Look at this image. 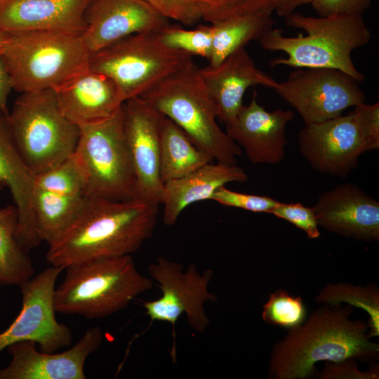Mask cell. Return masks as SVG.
Returning <instances> with one entry per match:
<instances>
[{
    "mask_svg": "<svg viewBox=\"0 0 379 379\" xmlns=\"http://www.w3.org/2000/svg\"><path fill=\"white\" fill-rule=\"evenodd\" d=\"M140 97L173 121L213 160L236 164L241 149L218 125L215 106L193 60Z\"/></svg>",
    "mask_w": 379,
    "mask_h": 379,
    "instance_id": "6",
    "label": "cell"
},
{
    "mask_svg": "<svg viewBox=\"0 0 379 379\" xmlns=\"http://www.w3.org/2000/svg\"><path fill=\"white\" fill-rule=\"evenodd\" d=\"M210 200L226 206L239 208L253 213H270L279 202L267 196L232 191L225 186L216 190Z\"/></svg>",
    "mask_w": 379,
    "mask_h": 379,
    "instance_id": "33",
    "label": "cell"
},
{
    "mask_svg": "<svg viewBox=\"0 0 379 379\" xmlns=\"http://www.w3.org/2000/svg\"><path fill=\"white\" fill-rule=\"evenodd\" d=\"M253 91L248 105H243L234 121L225 126L226 133L244 150L254 164H277L285 157L286 128L294 118L290 109L269 112L257 100Z\"/></svg>",
    "mask_w": 379,
    "mask_h": 379,
    "instance_id": "18",
    "label": "cell"
},
{
    "mask_svg": "<svg viewBox=\"0 0 379 379\" xmlns=\"http://www.w3.org/2000/svg\"><path fill=\"white\" fill-rule=\"evenodd\" d=\"M102 340V331L97 326L61 353L39 352L34 341L15 343L6 348L12 359L0 369V379H85V361L99 348Z\"/></svg>",
    "mask_w": 379,
    "mask_h": 379,
    "instance_id": "15",
    "label": "cell"
},
{
    "mask_svg": "<svg viewBox=\"0 0 379 379\" xmlns=\"http://www.w3.org/2000/svg\"><path fill=\"white\" fill-rule=\"evenodd\" d=\"M273 90L295 109L305 125L340 116L366 100L357 81L331 68H296Z\"/></svg>",
    "mask_w": 379,
    "mask_h": 379,
    "instance_id": "12",
    "label": "cell"
},
{
    "mask_svg": "<svg viewBox=\"0 0 379 379\" xmlns=\"http://www.w3.org/2000/svg\"><path fill=\"white\" fill-rule=\"evenodd\" d=\"M65 277L55 289V312L103 318L126 308L153 286L137 269L131 255L91 259L65 267Z\"/></svg>",
    "mask_w": 379,
    "mask_h": 379,
    "instance_id": "5",
    "label": "cell"
},
{
    "mask_svg": "<svg viewBox=\"0 0 379 379\" xmlns=\"http://www.w3.org/2000/svg\"><path fill=\"white\" fill-rule=\"evenodd\" d=\"M8 114L0 109V190L7 187L18 212L16 238L27 252L41 241L32 208L36 175L27 166L15 145Z\"/></svg>",
    "mask_w": 379,
    "mask_h": 379,
    "instance_id": "22",
    "label": "cell"
},
{
    "mask_svg": "<svg viewBox=\"0 0 379 379\" xmlns=\"http://www.w3.org/2000/svg\"><path fill=\"white\" fill-rule=\"evenodd\" d=\"M142 1L165 18L175 20L185 25H193L202 19L194 0Z\"/></svg>",
    "mask_w": 379,
    "mask_h": 379,
    "instance_id": "35",
    "label": "cell"
},
{
    "mask_svg": "<svg viewBox=\"0 0 379 379\" xmlns=\"http://www.w3.org/2000/svg\"><path fill=\"white\" fill-rule=\"evenodd\" d=\"M15 206L0 208V286H20L34 274L31 258L18 243Z\"/></svg>",
    "mask_w": 379,
    "mask_h": 379,
    "instance_id": "27",
    "label": "cell"
},
{
    "mask_svg": "<svg viewBox=\"0 0 379 379\" xmlns=\"http://www.w3.org/2000/svg\"><path fill=\"white\" fill-rule=\"evenodd\" d=\"M274 23L272 15L253 14L211 24L213 41L208 65L217 66L251 41L258 40Z\"/></svg>",
    "mask_w": 379,
    "mask_h": 379,
    "instance_id": "26",
    "label": "cell"
},
{
    "mask_svg": "<svg viewBox=\"0 0 379 379\" xmlns=\"http://www.w3.org/2000/svg\"><path fill=\"white\" fill-rule=\"evenodd\" d=\"M90 55L81 34L36 30L8 34L0 56L23 93L56 90L88 69Z\"/></svg>",
    "mask_w": 379,
    "mask_h": 379,
    "instance_id": "4",
    "label": "cell"
},
{
    "mask_svg": "<svg viewBox=\"0 0 379 379\" xmlns=\"http://www.w3.org/2000/svg\"><path fill=\"white\" fill-rule=\"evenodd\" d=\"M199 72L218 118L225 126L235 119L248 88L260 85L273 89L277 83L256 67L245 47L235 51L217 66L199 68Z\"/></svg>",
    "mask_w": 379,
    "mask_h": 379,
    "instance_id": "19",
    "label": "cell"
},
{
    "mask_svg": "<svg viewBox=\"0 0 379 379\" xmlns=\"http://www.w3.org/2000/svg\"><path fill=\"white\" fill-rule=\"evenodd\" d=\"M306 307L300 296H293L283 289L271 293L263 305L262 318L267 324L288 329L306 319Z\"/></svg>",
    "mask_w": 379,
    "mask_h": 379,
    "instance_id": "32",
    "label": "cell"
},
{
    "mask_svg": "<svg viewBox=\"0 0 379 379\" xmlns=\"http://www.w3.org/2000/svg\"><path fill=\"white\" fill-rule=\"evenodd\" d=\"M86 197L65 195L34 188L32 208L41 241L48 244L60 235L75 219Z\"/></svg>",
    "mask_w": 379,
    "mask_h": 379,
    "instance_id": "25",
    "label": "cell"
},
{
    "mask_svg": "<svg viewBox=\"0 0 379 379\" xmlns=\"http://www.w3.org/2000/svg\"><path fill=\"white\" fill-rule=\"evenodd\" d=\"M12 87L3 60L0 56V109L8 114L7 103Z\"/></svg>",
    "mask_w": 379,
    "mask_h": 379,
    "instance_id": "38",
    "label": "cell"
},
{
    "mask_svg": "<svg viewBox=\"0 0 379 379\" xmlns=\"http://www.w3.org/2000/svg\"><path fill=\"white\" fill-rule=\"evenodd\" d=\"M82 34L91 53L125 36L159 32L169 24L142 0H91Z\"/></svg>",
    "mask_w": 379,
    "mask_h": 379,
    "instance_id": "16",
    "label": "cell"
},
{
    "mask_svg": "<svg viewBox=\"0 0 379 379\" xmlns=\"http://www.w3.org/2000/svg\"><path fill=\"white\" fill-rule=\"evenodd\" d=\"M54 92L62 113L78 127L110 118L124 102L110 77L89 68Z\"/></svg>",
    "mask_w": 379,
    "mask_h": 379,
    "instance_id": "21",
    "label": "cell"
},
{
    "mask_svg": "<svg viewBox=\"0 0 379 379\" xmlns=\"http://www.w3.org/2000/svg\"><path fill=\"white\" fill-rule=\"evenodd\" d=\"M317 303L337 305L347 303L364 310L370 336L379 335V290L372 284L366 286L338 282L327 284L314 298Z\"/></svg>",
    "mask_w": 379,
    "mask_h": 379,
    "instance_id": "28",
    "label": "cell"
},
{
    "mask_svg": "<svg viewBox=\"0 0 379 379\" xmlns=\"http://www.w3.org/2000/svg\"><path fill=\"white\" fill-rule=\"evenodd\" d=\"M353 306L324 305L273 346L268 364L270 379H309L318 361L378 359L379 345L371 341L367 322L352 319Z\"/></svg>",
    "mask_w": 379,
    "mask_h": 379,
    "instance_id": "2",
    "label": "cell"
},
{
    "mask_svg": "<svg viewBox=\"0 0 379 379\" xmlns=\"http://www.w3.org/2000/svg\"><path fill=\"white\" fill-rule=\"evenodd\" d=\"M149 276L157 282L161 295L157 300L143 302L150 324L154 321H165L172 327V361H176L175 330L178 319L185 314L189 325L199 333H204L210 319L204 310L206 302H216L218 298L208 290L213 271L208 269L202 274L194 263L184 271L183 265L164 257H157L148 266Z\"/></svg>",
    "mask_w": 379,
    "mask_h": 379,
    "instance_id": "11",
    "label": "cell"
},
{
    "mask_svg": "<svg viewBox=\"0 0 379 379\" xmlns=\"http://www.w3.org/2000/svg\"><path fill=\"white\" fill-rule=\"evenodd\" d=\"M320 379H378V366L368 371H361L356 360L347 359L340 361H327L321 372L315 374Z\"/></svg>",
    "mask_w": 379,
    "mask_h": 379,
    "instance_id": "36",
    "label": "cell"
},
{
    "mask_svg": "<svg viewBox=\"0 0 379 379\" xmlns=\"http://www.w3.org/2000/svg\"><path fill=\"white\" fill-rule=\"evenodd\" d=\"M311 0H274V11L279 17L286 18L302 6L310 4Z\"/></svg>",
    "mask_w": 379,
    "mask_h": 379,
    "instance_id": "39",
    "label": "cell"
},
{
    "mask_svg": "<svg viewBox=\"0 0 379 379\" xmlns=\"http://www.w3.org/2000/svg\"><path fill=\"white\" fill-rule=\"evenodd\" d=\"M285 23L307 34L286 36L278 28L265 32L258 39L262 48L286 54V58L271 60V66L336 69L359 83L364 80L351 57L354 50L367 44L371 37L362 15L313 17L293 12L285 18Z\"/></svg>",
    "mask_w": 379,
    "mask_h": 379,
    "instance_id": "3",
    "label": "cell"
},
{
    "mask_svg": "<svg viewBox=\"0 0 379 379\" xmlns=\"http://www.w3.org/2000/svg\"><path fill=\"white\" fill-rule=\"evenodd\" d=\"M8 33L0 31V55L3 50V48L4 46V44H6L8 39Z\"/></svg>",
    "mask_w": 379,
    "mask_h": 379,
    "instance_id": "40",
    "label": "cell"
},
{
    "mask_svg": "<svg viewBox=\"0 0 379 379\" xmlns=\"http://www.w3.org/2000/svg\"><path fill=\"white\" fill-rule=\"evenodd\" d=\"M65 270L51 265L20 285V312L8 327L0 333V352L15 343L30 340L46 353L70 345V328L55 318L53 297L56 279Z\"/></svg>",
    "mask_w": 379,
    "mask_h": 379,
    "instance_id": "13",
    "label": "cell"
},
{
    "mask_svg": "<svg viewBox=\"0 0 379 379\" xmlns=\"http://www.w3.org/2000/svg\"><path fill=\"white\" fill-rule=\"evenodd\" d=\"M201 18L211 24L253 14L272 15L274 0H194Z\"/></svg>",
    "mask_w": 379,
    "mask_h": 379,
    "instance_id": "30",
    "label": "cell"
},
{
    "mask_svg": "<svg viewBox=\"0 0 379 379\" xmlns=\"http://www.w3.org/2000/svg\"><path fill=\"white\" fill-rule=\"evenodd\" d=\"M123 105L110 118L79 127L73 155L85 175L86 197L136 199L135 177L124 128Z\"/></svg>",
    "mask_w": 379,
    "mask_h": 379,
    "instance_id": "10",
    "label": "cell"
},
{
    "mask_svg": "<svg viewBox=\"0 0 379 379\" xmlns=\"http://www.w3.org/2000/svg\"><path fill=\"white\" fill-rule=\"evenodd\" d=\"M247 179L246 172L236 164L210 162L185 176L164 183L161 199L164 224L174 225L188 206L210 200L216 190L229 182H243Z\"/></svg>",
    "mask_w": 379,
    "mask_h": 379,
    "instance_id": "23",
    "label": "cell"
},
{
    "mask_svg": "<svg viewBox=\"0 0 379 379\" xmlns=\"http://www.w3.org/2000/svg\"><path fill=\"white\" fill-rule=\"evenodd\" d=\"M324 121L306 124L298 134L300 152L316 171L342 178L366 152L379 148V102Z\"/></svg>",
    "mask_w": 379,
    "mask_h": 379,
    "instance_id": "8",
    "label": "cell"
},
{
    "mask_svg": "<svg viewBox=\"0 0 379 379\" xmlns=\"http://www.w3.org/2000/svg\"><path fill=\"white\" fill-rule=\"evenodd\" d=\"M86 184L84 173L73 154L35 177V187L65 195L85 196Z\"/></svg>",
    "mask_w": 379,
    "mask_h": 379,
    "instance_id": "29",
    "label": "cell"
},
{
    "mask_svg": "<svg viewBox=\"0 0 379 379\" xmlns=\"http://www.w3.org/2000/svg\"><path fill=\"white\" fill-rule=\"evenodd\" d=\"M158 207L140 199L86 197L75 219L48 244L46 260L65 268L91 259L131 255L152 236Z\"/></svg>",
    "mask_w": 379,
    "mask_h": 379,
    "instance_id": "1",
    "label": "cell"
},
{
    "mask_svg": "<svg viewBox=\"0 0 379 379\" xmlns=\"http://www.w3.org/2000/svg\"><path fill=\"white\" fill-rule=\"evenodd\" d=\"M373 0H311L310 4L319 16L334 15H361Z\"/></svg>",
    "mask_w": 379,
    "mask_h": 379,
    "instance_id": "37",
    "label": "cell"
},
{
    "mask_svg": "<svg viewBox=\"0 0 379 379\" xmlns=\"http://www.w3.org/2000/svg\"><path fill=\"white\" fill-rule=\"evenodd\" d=\"M8 121L20 155L35 175L75 151L79 128L62 113L53 90L20 93Z\"/></svg>",
    "mask_w": 379,
    "mask_h": 379,
    "instance_id": "7",
    "label": "cell"
},
{
    "mask_svg": "<svg viewBox=\"0 0 379 379\" xmlns=\"http://www.w3.org/2000/svg\"><path fill=\"white\" fill-rule=\"evenodd\" d=\"M319 226L362 241H379V202L352 183L321 194L312 206Z\"/></svg>",
    "mask_w": 379,
    "mask_h": 379,
    "instance_id": "17",
    "label": "cell"
},
{
    "mask_svg": "<svg viewBox=\"0 0 379 379\" xmlns=\"http://www.w3.org/2000/svg\"><path fill=\"white\" fill-rule=\"evenodd\" d=\"M192 58L186 52L166 46L158 32L138 33L91 53L88 68L110 77L125 102L140 97Z\"/></svg>",
    "mask_w": 379,
    "mask_h": 379,
    "instance_id": "9",
    "label": "cell"
},
{
    "mask_svg": "<svg viewBox=\"0 0 379 379\" xmlns=\"http://www.w3.org/2000/svg\"><path fill=\"white\" fill-rule=\"evenodd\" d=\"M213 161L178 126L164 117L159 149L160 177L163 184L185 176Z\"/></svg>",
    "mask_w": 379,
    "mask_h": 379,
    "instance_id": "24",
    "label": "cell"
},
{
    "mask_svg": "<svg viewBox=\"0 0 379 379\" xmlns=\"http://www.w3.org/2000/svg\"><path fill=\"white\" fill-rule=\"evenodd\" d=\"M160 40L167 46L210 59L212 51L211 25H199L194 29H185L179 25H167L158 32Z\"/></svg>",
    "mask_w": 379,
    "mask_h": 379,
    "instance_id": "31",
    "label": "cell"
},
{
    "mask_svg": "<svg viewBox=\"0 0 379 379\" xmlns=\"http://www.w3.org/2000/svg\"><path fill=\"white\" fill-rule=\"evenodd\" d=\"M270 214L285 220L302 230L310 239L320 236L319 225L312 207L300 203L286 204L279 201Z\"/></svg>",
    "mask_w": 379,
    "mask_h": 379,
    "instance_id": "34",
    "label": "cell"
},
{
    "mask_svg": "<svg viewBox=\"0 0 379 379\" xmlns=\"http://www.w3.org/2000/svg\"><path fill=\"white\" fill-rule=\"evenodd\" d=\"M123 108L136 199L159 205L164 185L159 169L160 134L165 116L141 97L127 100Z\"/></svg>",
    "mask_w": 379,
    "mask_h": 379,
    "instance_id": "14",
    "label": "cell"
},
{
    "mask_svg": "<svg viewBox=\"0 0 379 379\" xmlns=\"http://www.w3.org/2000/svg\"><path fill=\"white\" fill-rule=\"evenodd\" d=\"M91 0H0V31L52 30L83 34Z\"/></svg>",
    "mask_w": 379,
    "mask_h": 379,
    "instance_id": "20",
    "label": "cell"
}]
</instances>
